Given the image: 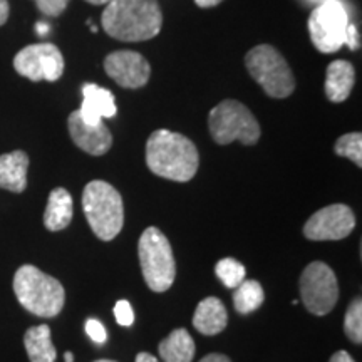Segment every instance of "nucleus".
I'll use <instances>...</instances> for the list:
<instances>
[{
	"instance_id": "obj_5",
	"label": "nucleus",
	"mask_w": 362,
	"mask_h": 362,
	"mask_svg": "<svg viewBox=\"0 0 362 362\" xmlns=\"http://www.w3.org/2000/svg\"><path fill=\"white\" fill-rule=\"evenodd\" d=\"M143 277L153 292H166L176 277V262L166 235L156 226H148L138 242Z\"/></svg>"
},
{
	"instance_id": "obj_4",
	"label": "nucleus",
	"mask_w": 362,
	"mask_h": 362,
	"mask_svg": "<svg viewBox=\"0 0 362 362\" xmlns=\"http://www.w3.org/2000/svg\"><path fill=\"white\" fill-rule=\"evenodd\" d=\"M83 210L94 235L110 242L119 235L124 225L123 198L112 185L94 180L83 192Z\"/></svg>"
},
{
	"instance_id": "obj_35",
	"label": "nucleus",
	"mask_w": 362,
	"mask_h": 362,
	"mask_svg": "<svg viewBox=\"0 0 362 362\" xmlns=\"http://www.w3.org/2000/svg\"><path fill=\"white\" fill-rule=\"evenodd\" d=\"M88 4H93V6H106L110 0H86Z\"/></svg>"
},
{
	"instance_id": "obj_17",
	"label": "nucleus",
	"mask_w": 362,
	"mask_h": 362,
	"mask_svg": "<svg viewBox=\"0 0 362 362\" xmlns=\"http://www.w3.org/2000/svg\"><path fill=\"white\" fill-rule=\"evenodd\" d=\"M27 170L29 156L21 149L0 156V188L12 193L24 192L27 188Z\"/></svg>"
},
{
	"instance_id": "obj_13",
	"label": "nucleus",
	"mask_w": 362,
	"mask_h": 362,
	"mask_svg": "<svg viewBox=\"0 0 362 362\" xmlns=\"http://www.w3.org/2000/svg\"><path fill=\"white\" fill-rule=\"evenodd\" d=\"M67 126H69L71 139L79 146L83 151L93 156L106 155L112 146V134L106 124H88L81 117L79 111L71 112L69 119H67Z\"/></svg>"
},
{
	"instance_id": "obj_18",
	"label": "nucleus",
	"mask_w": 362,
	"mask_h": 362,
	"mask_svg": "<svg viewBox=\"0 0 362 362\" xmlns=\"http://www.w3.org/2000/svg\"><path fill=\"white\" fill-rule=\"evenodd\" d=\"M72 197L66 188H56L49 194L44 214V225L51 232H61L69 226L72 220Z\"/></svg>"
},
{
	"instance_id": "obj_25",
	"label": "nucleus",
	"mask_w": 362,
	"mask_h": 362,
	"mask_svg": "<svg viewBox=\"0 0 362 362\" xmlns=\"http://www.w3.org/2000/svg\"><path fill=\"white\" fill-rule=\"evenodd\" d=\"M35 4H37L39 11L45 16L57 17L69 6V0H35Z\"/></svg>"
},
{
	"instance_id": "obj_10",
	"label": "nucleus",
	"mask_w": 362,
	"mask_h": 362,
	"mask_svg": "<svg viewBox=\"0 0 362 362\" xmlns=\"http://www.w3.org/2000/svg\"><path fill=\"white\" fill-rule=\"evenodd\" d=\"M13 69L34 83H54L64 74V57L57 45L51 42L33 44L17 52L13 59Z\"/></svg>"
},
{
	"instance_id": "obj_14",
	"label": "nucleus",
	"mask_w": 362,
	"mask_h": 362,
	"mask_svg": "<svg viewBox=\"0 0 362 362\" xmlns=\"http://www.w3.org/2000/svg\"><path fill=\"white\" fill-rule=\"evenodd\" d=\"M78 111L86 123L98 124L103 117L116 116V99L110 89L98 84H86L83 88V104Z\"/></svg>"
},
{
	"instance_id": "obj_26",
	"label": "nucleus",
	"mask_w": 362,
	"mask_h": 362,
	"mask_svg": "<svg viewBox=\"0 0 362 362\" xmlns=\"http://www.w3.org/2000/svg\"><path fill=\"white\" fill-rule=\"evenodd\" d=\"M115 317L117 320V324L123 325V327H129L134 322V312L133 307L128 300H119L115 305Z\"/></svg>"
},
{
	"instance_id": "obj_34",
	"label": "nucleus",
	"mask_w": 362,
	"mask_h": 362,
	"mask_svg": "<svg viewBox=\"0 0 362 362\" xmlns=\"http://www.w3.org/2000/svg\"><path fill=\"white\" fill-rule=\"evenodd\" d=\"M37 33H39L40 35L47 34V33H49V27H47V24H42V22H40V24H37Z\"/></svg>"
},
{
	"instance_id": "obj_21",
	"label": "nucleus",
	"mask_w": 362,
	"mask_h": 362,
	"mask_svg": "<svg viewBox=\"0 0 362 362\" xmlns=\"http://www.w3.org/2000/svg\"><path fill=\"white\" fill-rule=\"evenodd\" d=\"M265 293L262 285L257 280H243L238 287H235L233 305L238 314H250L264 304Z\"/></svg>"
},
{
	"instance_id": "obj_15",
	"label": "nucleus",
	"mask_w": 362,
	"mask_h": 362,
	"mask_svg": "<svg viewBox=\"0 0 362 362\" xmlns=\"http://www.w3.org/2000/svg\"><path fill=\"white\" fill-rule=\"evenodd\" d=\"M228 324V314L223 302L216 297H206L198 304L193 315V325L203 336H216Z\"/></svg>"
},
{
	"instance_id": "obj_1",
	"label": "nucleus",
	"mask_w": 362,
	"mask_h": 362,
	"mask_svg": "<svg viewBox=\"0 0 362 362\" xmlns=\"http://www.w3.org/2000/svg\"><path fill=\"white\" fill-rule=\"evenodd\" d=\"M101 25L112 39L141 42L160 34L163 12L158 0H110Z\"/></svg>"
},
{
	"instance_id": "obj_36",
	"label": "nucleus",
	"mask_w": 362,
	"mask_h": 362,
	"mask_svg": "<svg viewBox=\"0 0 362 362\" xmlns=\"http://www.w3.org/2000/svg\"><path fill=\"white\" fill-rule=\"evenodd\" d=\"M64 359H66V362H74V356H72V352H66Z\"/></svg>"
},
{
	"instance_id": "obj_16",
	"label": "nucleus",
	"mask_w": 362,
	"mask_h": 362,
	"mask_svg": "<svg viewBox=\"0 0 362 362\" xmlns=\"http://www.w3.org/2000/svg\"><path fill=\"white\" fill-rule=\"evenodd\" d=\"M356 84V71L349 61L330 62L325 72V96L332 103H342L351 96Z\"/></svg>"
},
{
	"instance_id": "obj_22",
	"label": "nucleus",
	"mask_w": 362,
	"mask_h": 362,
	"mask_svg": "<svg viewBox=\"0 0 362 362\" xmlns=\"http://www.w3.org/2000/svg\"><path fill=\"white\" fill-rule=\"evenodd\" d=\"M216 277L223 282L225 287L235 288L245 280V267L240 264L238 260L232 259V257H226L221 259L215 267Z\"/></svg>"
},
{
	"instance_id": "obj_7",
	"label": "nucleus",
	"mask_w": 362,
	"mask_h": 362,
	"mask_svg": "<svg viewBox=\"0 0 362 362\" xmlns=\"http://www.w3.org/2000/svg\"><path fill=\"white\" fill-rule=\"evenodd\" d=\"M245 66L267 96L284 99L291 96L296 89V78L291 66L272 45L262 44L250 49L245 56Z\"/></svg>"
},
{
	"instance_id": "obj_12",
	"label": "nucleus",
	"mask_w": 362,
	"mask_h": 362,
	"mask_svg": "<svg viewBox=\"0 0 362 362\" xmlns=\"http://www.w3.org/2000/svg\"><path fill=\"white\" fill-rule=\"evenodd\" d=\"M104 71L124 89H139L151 76L149 62L136 51H115L104 59Z\"/></svg>"
},
{
	"instance_id": "obj_23",
	"label": "nucleus",
	"mask_w": 362,
	"mask_h": 362,
	"mask_svg": "<svg viewBox=\"0 0 362 362\" xmlns=\"http://www.w3.org/2000/svg\"><path fill=\"white\" fill-rule=\"evenodd\" d=\"M336 155L349 158L357 166H362V134L361 133H347L341 136L334 146Z\"/></svg>"
},
{
	"instance_id": "obj_11",
	"label": "nucleus",
	"mask_w": 362,
	"mask_h": 362,
	"mask_svg": "<svg viewBox=\"0 0 362 362\" xmlns=\"http://www.w3.org/2000/svg\"><path fill=\"white\" fill-rule=\"evenodd\" d=\"M354 228V211L347 205L336 203L315 211L304 225V235L312 242H332L349 237Z\"/></svg>"
},
{
	"instance_id": "obj_28",
	"label": "nucleus",
	"mask_w": 362,
	"mask_h": 362,
	"mask_svg": "<svg viewBox=\"0 0 362 362\" xmlns=\"http://www.w3.org/2000/svg\"><path fill=\"white\" fill-rule=\"evenodd\" d=\"M346 45H349V49L352 51H356V49H359V30H357L356 24H347V30H346Z\"/></svg>"
},
{
	"instance_id": "obj_3",
	"label": "nucleus",
	"mask_w": 362,
	"mask_h": 362,
	"mask_svg": "<svg viewBox=\"0 0 362 362\" xmlns=\"http://www.w3.org/2000/svg\"><path fill=\"white\" fill-rule=\"evenodd\" d=\"M13 292L30 314L51 319L62 310L66 292L62 284L34 265H22L13 275Z\"/></svg>"
},
{
	"instance_id": "obj_37",
	"label": "nucleus",
	"mask_w": 362,
	"mask_h": 362,
	"mask_svg": "<svg viewBox=\"0 0 362 362\" xmlns=\"http://www.w3.org/2000/svg\"><path fill=\"white\" fill-rule=\"evenodd\" d=\"M94 362H115V361H107V359H101V361H94Z\"/></svg>"
},
{
	"instance_id": "obj_31",
	"label": "nucleus",
	"mask_w": 362,
	"mask_h": 362,
	"mask_svg": "<svg viewBox=\"0 0 362 362\" xmlns=\"http://www.w3.org/2000/svg\"><path fill=\"white\" fill-rule=\"evenodd\" d=\"M200 362H232V361H230L226 356H223V354H216V352H215V354H208V356H205Z\"/></svg>"
},
{
	"instance_id": "obj_20",
	"label": "nucleus",
	"mask_w": 362,
	"mask_h": 362,
	"mask_svg": "<svg viewBox=\"0 0 362 362\" xmlns=\"http://www.w3.org/2000/svg\"><path fill=\"white\" fill-rule=\"evenodd\" d=\"M27 356L30 362H54L57 351L51 341V329L49 325H35L30 327L24 336Z\"/></svg>"
},
{
	"instance_id": "obj_33",
	"label": "nucleus",
	"mask_w": 362,
	"mask_h": 362,
	"mask_svg": "<svg viewBox=\"0 0 362 362\" xmlns=\"http://www.w3.org/2000/svg\"><path fill=\"white\" fill-rule=\"evenodd\" d=\"M136 362H160V361H158L155 356L148 354V352H139V354L136 356Z\"/></svg>"
},
{
	"instance_id": "obj_32",
	"label": "nucleus",
	"mask_w": 362,
	"mask_h": 362,
	"mask_svg": "<svg viewBox=\"0 0 362 362\" xmlns=\"http://www.w3.org/2000/svg\"><path fill=\"white\" fill-rule=\"evenodd\" d=\"M223 2V0H194V4H197L198 7H203V8H208V7H215L218 6V4Z\"/></svg>"
},
{
	"instance_id": "obj_6",
	"label": "nucleus",
	"mask_w": 362,
	"mask_h": 362,
	"mask_svg": "<svg viewBox=\"0 0 362 362\" xmlns=\"http://www.w3.org/2000/svg\"><path fill=\"white\" fill-rule=\"evenodd\" d=\"M208 128L211 138L218 144L240 141L252 146L260 139V124L252 111L235 99L216 104L208 116Z\"/></svg>"
},
{
	"instance_id": "obj_8",
	"label": "nucleus",
	"mask_w": 362,
	"mask_h": 362,
	"mask_svg": "<svg viewBox=\"0 0 362 362\" xmlns=\"http://www.w3.org/2000/svg\"><path fill=\"white\" fill-rule=\"evenodd\" d=\"M347 24H349V17L342 2L325 0L312 11L309 17L312 44L322 54L337 52L346 42Z\"/></svg>"
},
{
	"instance_id": "obj_24",
	"label": "nucleus",
	"mask_w": 362,
	"mask_h": 362,
	"mask_svg": "<svg viewBox=\"0 0 362 362\" xmlns=\"http://www.w3.org/2000/svg\"><path fill=\"white\" fill-rule=\"evenodd\" d=\"M344 330L346 336L349 337L351 342L361 344L362 342V302L361 298H354L351 302L349 309L344 317Z\"/></svg>"
},
{
	"instance_id": "obj_9",
	"label": "nucleus",
	"mask_w": 362,
	"mask_h": 362,
	"mask_svg": "<svg viewBox=\"0 0 362 362\" xmlns=\"http://www.w3.org/2000/svg\"><path fill=\"white\" fill-rule=\"evenodd\" d=\"M300 296L310 314H329L339 300V284L334 270L324 262L307 265L300 275Z\"/></svg>"
},
{
	"instance_id": "obj_2",
	"label": "nucleus",
	"mask_w": 362,
	"mask_h": 362,
	"mask_svg": "<svg viewBox=\"0 0 362 362\" xmlns=\"http://www.w3.org/2000/svg\"><path fill=\"white\" fill-rule=\"evenodd\" d=\"M146 165L156 176L171 181H189L197 175L200 156L192 139L168 129H158L146 143Z\"/></svg>"
},
{
	"instance_id": "obj_30",
	"label": "nucleus",
	"mask_w": 362,
	"mask_h": 362,
	"mask_svg": "<svg viewBox=\"0 0 362 362\" xmlns=\"http://www.w3.org/2000/svg\"><path fill=\"white\" fill-rule=\"evenodd\" d=\"M8 19V2L0 0V25H4Z\"/></svg>"
},
{
	"instance_id": "obj_29",
	"label": "nucleus",
	"mask_w": 362,
	"mask_h": 362,
	"mask_svg": "<svg viewBox=\"0 0 362 362\" xmlns=\"http://www.w3.org/2000/svg\"><path fill=\"white\" fill-rule=\"evenodd\" d=\"M329 362H356L354 359H352V356L349 354V352L346 351H339L334 354L332 357H330Z\"/></svg>"
},
{
	"instance_id": "obj_27",
	"label": "nucleus",
	"mask_w": 362,
	"mask_h": 362,
	"mask_svg": "<svg viewBox=\"0 0 362 362\" xmlns=\"http://www.w3.org/2000/svg\"><path fill=\"white\" fill-rule=\"evenodd\" d=\"M86 332H88V336L90 339H93V342L96 344H104L107 339L106 329H104V325L96 319L86 320Z\"/></svg>"
},
{
	"instance_id": "obj_19",
	"label": "nucleus",
	"mask_w": 362,
	"mask_h": 362,
	"mask_svg": "<svg viewBox=\"0 0 362 362\" xmlns=\"http://www.w3.org/2000/svg\"><path fill=\"white\" fill-rule=\"evenodd\" d=\"M194 352L197 347L187 329H176L160 342V356L165 362H193Z\"/></svg>"
}]
</instances>
